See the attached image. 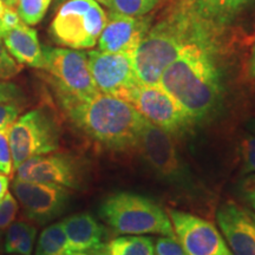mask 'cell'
Returning <instances> with one entry per match:
<instances>
[{
	"label": "cell",
	"mask_w": 255,
	"mask_h": 255,
	"mask_svg": "<svg viewBox=\"0 0 255 255\" xmlns=\"http://www.w3.org/2000/svg\"><path fill=\"white\" fill-rule=\"evenodd\" d=\"M52 0H18L17 13L25 24L33 26L43 20Z\"/></svg>",
	"instance_id": "7402d4cb"
},
{
	"label": "cell",
	"mask_w": 255,
	"mask_h": 255,
	"mask_svg": "<svg viewBox=\"0 0 255 255\" xmlns=\"http://www.w3.org/2000/svg\"><path fill=\"white\" fill-rule=\"evenodd\" d=\"M21 71V64H19L8 50L6 49L2 38L0 37V79L8 81L15 77Z\"/></svg>",
	"instance_id": "603a6c76"
},
{
	"label": "cell",
	"mask_w": 255,
	"mask_h": 255,
	"mask_svg": "<svg viewBox=\"0 0 255 255\" xmlns=\"http://www.w3.org/2000/svg\"><path fill=\"white\" fill-rule=\"evenodd\" d=\"M62 223L70 253L102 250L107 245V229L89 213L73 214Z\"/></svg>",
	"instance_id": "2e32d148"
},
{
	"label": "cell",
	"mask_w": 255,
	"mask_h": 255,
	"mask_svg": "<svg viewBox=\"0 0 255 255\" xmlns=\"http://www.w3.org/2000/svg\"><path fill=\"white\" fill-rule=\"evenodd\" d=\"M17 178L79 189L84 184V164L66 152L45 154L26 159L15 169Z\"/></svg>",
	"instance_id": "30bf717a"
},
{
	"label": "cell",
	"mask_w": 255,
	"mask_h": 255,
	"mask_svg": "<svg viewBox=\"0 0 255 255\" xmlns=\"http://www.w3.org/2000/svg\"><path fill=\"white\" fill-rule=\"evenodd\" d=\"M69 255H107L104 248L102 250H92V251H84V252H73Z\"/></svg>",
	"instance_id": "d590c367"
},
{
	"label": "cell",
	"mask_w": 255,
	"mask_h": 255,
	"mask_svg": "<svg viewBox=\"0 0 255 255\" xmlns=\"http://www.w3.org/2000/svg\"><path fill=\"white\" fill-rule=\"evenodd\" d=\"M98 214L117 234L176 237L164 208L141 194L130 191L111 194L101 202Z\"/></svg>",
	"instance_id": "5b68a950"
},
{
	"label": "cell",
	"mask_w": 255,
	"mask_h": 255,
	"mask_svg": "<svg viewBox=\"0 0 255 255\" xmlns=\"http://www.w3.org/2000/svg\"><path fill=\"white\" fill-rule=\"evenodd\" d=\"M219 30L215 28L183 47L159 78L162 88L194 124L214 116L223 95L221 72L216 60Z\"/></svg>",
	"instance_id": "6da1fadb"
},
{
	"label": "cell",
	"mask_w": 255,
	"mask_h": 255,
	"mask_svg": "<svg viewBox=\"0 0 255 255\" xmlns=\"http://www.w3.org/2000/svg\"><path fill=\"white\" fill-rule=\"evenodd\" d=\"M12 191L24 215L39 225H45L62 215L70 202L68 188L57 184L31 182L15 177Z\"/></svg>",
	"instance_id": "8fae6325"
},
{
	"label": "cell",
	"mask_w": 255,
	"mask_h": 255,
	"mask_svg": "<svg viewBox=\"0 0 255 255\" xmlns=\"http://www.w3.org/2000/svg\"><path fill=\"white\" fill-rule=\"evenodd\" d=\"M8 184L9 178L7 175L0 174V200H1L8 191Z\"/></svg>",
	"instance_id": "e575fe53"
},
{
	"label": "cell",
	"mask_w": 255,
	"mask_h": 255,
	"mask_svg": "<svg viewBox=\"0 0 255 255\" xmlns=\"http://www.w3.org/2000/svg\"><path fill=\"white\" fill-rule=\"evenodd\" d=\"M6 49L21 65L43 69V50L38 39L37 31L24 21L9 28L1 37Z\"/></svg>",
	"instance_id": "e0dca14e"
},
{
	"label": "cell",
	"mask_w": 255,
	"mask_h": 255,
	"mask_svg": "<svg viewBox=\"0 0 255 255\" xmlns=\"http://www.w3.org/2000/svg\"><path fill=\"white\" fill-rule=\"evenodd\" d=\"M1 1H2V4H4L5 6H7V7L14 8L15 6H17L18 0H1Z\"/></svg>",
	"instance_id": "74e56055"
},
{
	"label": "cell",
	"mask_w": 255,
	"mask_h": 255,
	"mask_svg": "<svg viewBox=\"0 0 255 255\" xmlns=\"http://www.w3.org/2000/svg\"><path fill=\"white\" fill-rule=\"evenodd\" d=\"M18 201L13 194L6 193V195L0 200V229L8 228L14 222L18 214Z\"/></svg>",
	"instance_id": "cb8c5ba5"
},
{
	"label": "cell",
	"mask_w": 255,
	"mask_h": 255,
	"mask_svg": "<svg viewBox=\"0 0 255 255\" xmlns=\"http://www.w3.org/2000/svg\"><path fill=\"white\" fill-rule=\"evenodd\" d=\"M154 248L155 255H188L176 237L171 238L161 235L156 239Z\"/></svg>",
	"instance_id": "4316f807"
},
{
	"label": "cell",
	"mask_w": 255,
	"mask_h": 255,
	"mask_svg": "<svg viewBox=\"0 0 255 255\" xmlns=\"http://www.w3.org/2000/svg\"><path fill=\"white\" fill-rule=\"evenodd\" d=\"M247 128H248V129H250L251 131L253 132L254 135H255V119H254V120H252V121H250V122H248V124H247Z\"/></svg>",
	"instance_id": "f35d334b"
},
{
	"label": "cell",
	"mask_w": 255,
	"mask_h": 255,
	"mask_svg": "<svg viewBox=\"0 0 255 255\" xmlns=\"http://www.w3.org/2000/svg\"><path fill=\"white\" fill-rule=\"evenodd\" d=\"M57 101L72 127L96 144L113 151L138 146L146 120L129 102L102 92L87 101Z\"/></svg>",
	"instance_id": "7a4b0ae2"
},
{
	"label": "cell",
	"mask_w": 255,
	"mask_h": 255,
	"mask_svg": "<svg viewBox=\"0 0 255 255\" xmlns=\"http://www.w3.org/2000/svg\"><path fill=\"white\" fill-rule=\"evenodd\" d=\"M220 28L201 19L181 1L164 18L149 28L132 52L131 59L139 83L158 85L159 78L184 46L207 32Z\"/></svg>",
	"instance_id": "3957f363"
},
{
	"label": "cell",
	"mask_w": 255,
	"mask_h": 255,
	"mask_svg": "<svg viewBox=\"0 0 255 255\" xmlns=\"http://www.w3.org/2000/svg\"><path fill=\"white\" fill-rule=\"evenodd\" d=\"M247 75L252 79H255V41L252 44L250 56L247 60Z\"/></svg>",
	"instance_id": "836d02e7"
},
{
	"label": "cell",
	"mask_w": 255,
	"mask_h": 255,
	"mask_svg": "<svg viewBox=\"0 0 255 255\" xmlns=\"http://www.w3.org/2000/svg\"><path fill=\"white\" fill-rule=\"evenodd\" d=\"M241 193L255 212V175L248 176L241 183Z\"/></svg>",
	"instance_id": "1f68e13d"
},
{
	"label": "cell",
	"mask_w": 255,
	"mask_h": 255,
	"mask_svg": "<svg viewBox=\"0 0 255 255\" xmlns=\"http://www.w3.org/2000/svg\"><path fill=\"white\" fill-rule=\"evenodd\" d=\"M138 148L146 164L162 182L199 202L208 196V191L183 159L171 135L148 120L142 130Z\"/></svg>",
	"instance_id": "277c9868"
},
{
	"label": "cell",
	"mask_w": 255,
	"mask_h": 255,
	"mask_svg": "<svg viewBox=\"0 0 255 255\" xmlns=\"http://www.w3.org/2000/svg\"><path fill=\"white\" fill-rule=\"evenodd\" d=\"M64 1H66V0H56V5L63 4ZM96 1H97V2H102V4H103V5L107 4V0H96Z\"/></svg>",
	"instance_id": "ab89813d"
},
{
	"label": "cell",
	"mask_w": 255,
	"mask_h": 255,
	"mask_svg": "<svg viewBox=\"0 0 255 255\" xmlns=\"http://www.w3.org/2000/svg\"><path fill=\"white\" fill-rule=\"evenodd\" d=\"M31 226V223L25 221L13 222L9 226L4 240V251L6 253H14L18 244L20 242L21 239H23L25 233L30 229Z\"/></svg>",
	"instance_id": "d4e9b609"
},
{
	"label": "cell",
	"mask_w": 255,
	"mask_h": 255,
	"mask_svg": "<svg viewBox=\"0 0 255 255\" xmlns=\"http://www.w3.org/2000/svg\"><path fill=\"white\" fill-rule=\"evenodd\" d=\"M69 246L63 223L56 222L47 226L38 239L36 255H69Z\"/></svg>",
	"instance_id": "ffe728a7"
},
{
	"label": "cell",
	"mask_w": 255,
	"mask_h": 255,
	"mask_svg": "<svg viewBox=\"0 0 255 255\" xmlns=\"http://www.w3.org/2000/svg\"><path fill=\"white\" fill-rule=\"evenodd\" d=\"M186 5L201 19L221 27L228 24L252 0H183Z\"/></svg>",
	"instance_id": "ac0fdd59"
},
{
	"label": "cell",
	"mask_w": 255,
	"mask_h": 255,
	"mask_svg": "<svg viewBox=\"0 0 255 255\" xmlns=\"http://www.w3.org/2000/svg\"><path fill=\"white\" fill-rule=\"evenodd\" d=\"M4 9H5V5L2 4V1L0 0V37L4 36L5 33L4 27H2V24H1V17H2V13H4Z\"/></svg>",
	"instance_id": "8d00e7d4"
},
{
	"label": "cell",
	"mask_w": 255,
	"mask_h": 255,
	"mask_svg": "<svg viewBox=\"0 0 255 255\" xmlns=\"http://www.w3.org/2000/svg\"><path fill=\"white\" fill-rule=\"evenodd\" d=\"M161 0H107L110 12L127 15H145L157 6Z\"/></svg>",
	"instance_id": "44dd1931"
},
{
	"label": "cell",
	"mask_w": 255,
	"mask_h": 255,
	"mask_svg": "<svg viewBox=\"0 0 255 255\" xmlns=\"http://www.w3.org/2000/svg\"><path fill=\"white\" fill-rule=\"evenodd\" d=\"M216 220L233 255H255V213L227 202L220 206Z\"/></svg>",
	"instance_id": "9a60e30c"
},
{
	"label": "cell",
	"mask_w": 255,
	"mask_h": 255,
	"mask_svg": "<svg viewBox=\"0 0 255 255\" xmlns=\"http://www.w3.org/2000/svg\"><path fill=\"white\" fill-rule=\"evenodd\" d=\"M13 170L11 146L8 142L7 130H0V174L11 175Z\"/></svg>",
	"instance_id": "83f0119b"
},
{
	"label": "cell",
	"mask_w": 255,
	"mask_h": 255,
	"mask_svg": "<svg viewBox=\"0 0 255 255\" xmlns=\"http://www.w3.org/2000/svg\"><path fill=\"white\" fill-rule=\"evenodd\" d=\"M107 20V13L96 0H66L60 4L50 25V34L62 46L92 49Z\"/></svg>",
	"instance_id": "8992f818"
},
{
	"label": "cell",
	"mask_w": 255,
	"mask_h": 255,
	"mask_svg": "<svg viewBox=\"0 0 255 255\" xmlns=\"http://www.w3.org/2000/svg\"><path fill=\"white\" fill-rule=\"evenodd\" d=\"M124 101L132 104L145 120L169 135L183 136L194 126L176 102L158 85L139 83L129 91Z\"/></svg>",
	"instance_id": "9c48e42d"
},
{
	"label": "cell",
	"mask_w": 255,
	"mask_h": 255,
	"mask_svg": "<svg viewBox=\"0 0 255 255\" xmlns=\"http://www.w3.org/2000/svg\"><path fill=\"white\" fill-rule=\"evenodd\" d=\"M89 69L98 91L124 100L139 84L131 55L95 50L87 53Z\"/></svg>",
	"instance_id": "7c38bea8"
},
{
	"label": "cell",
	"mask_w": 255,
	"mask_h": 255,
	"mask_svg": "<svg viewBox=\"0 0 255 255\" xmlns=\"http://www.w3.org/2000/svg\"><path fill=\"white\" fill-rule=\"evenodd\" d=\"M151 15H127L110 12L98 38L100 51L111 53L132 52L151 27Z\"/></svg>",
	"instance_id": "5bb4252c"
},
{
	"label": "cell",
	"mask_w": 255,
	"mask_h": 255,
	"mask_svg": "<svg viewBox=\"0 0 255 255\" xmlns=\"http://www.w3.org/2000/svg\"><path fill=\"white\" fill-rule=\"evenodd\" d=\"M36 237H37V228L32 225L30 229L25 233V235L20 240V242L18 244L14 253H17L19 255H31L32 250H33V245H34V240H36Z\"/></svg>",
	"instance_id": "4dcf8cb0"
},
{
	"label": "cell",
	"mask_w": 255,
	"mask_h": 255,
	"mask_svg": "<svg viewBox=\"0 0 255 255\" xmlns=\"http://www.w3.org/2000/svg\"><path fill=\"white\" fill-rule=\"evenodd\" d=\"M43 70L55 89L56 97L87 101L100 94L89 69L88 55L83 51L41 46Z\"/></svg>",
	"instance_id": "52a82bcc"
},
{
	"label": "cell",
	"mask_w": 255,
	"mask_h": 255,
	"mask_svg": "<svg viewBox=\"0 0 255 255\" xmlns=\"http://www.w3.org/2000/svg\"><path fill=\"white\" fill-rule=\"evenodd\" d=\"M7 135L13 168L17 169L28 158L58 150L62 131L52 111L38 108L15 120Z\"/></svg>",
	"instance_id": "ba28073f"
},
{
	"label": "cell",
	"mask_w": 255,
	"mask_h": 255,
	"mask_svg": "<svg viewBox=\"0 0 255 255\" xmlns=\"http://www.w3.org/2000/svg\"><path fill=\"white\" fill-rule=\"evenodd\" d=\"M177 240L188 255H233L212 222L189 213L169 209Z\"/></svg>",
	"instance_id": "4fadbf2b"
},
{
	"label": "cell",
	"mask_w": 255,
	"mask_h": 255,
	"mask_svg": "<svg viewBox=\"0 0 255 255\" xmlns=\"http://www.w3.org/2000/svg\"><path fill=\"white\" fill-rule=\"evenodd\" d=\"M21 21L23 20H21L20 17H19L17 11H14V8L5 6L4 13H2V17H1V24L5 32L8 31L9 28L17 26V25L19 23H21Z\"/></svg>",
	"instance_id": "d6a6232c"
},
{
	"label": "cell",
	"mask_w": 255,
	"mask_h": 255,
	"mask_svg": "<svg viewBox=\"0 0 255 255\" xmlns=\"http://www.w3.org/2000/svg\"><path fill=\"white\" fill-rule=\"evenodd\" d=\"M25 100L24 92L14 83L0 79V103H19Z\"/></svg>",
	"instance_id": "f1b7e54d"
},
{
	"label": "cell",
	"mask_w": 255,
	"mask_h": 255,
	"mask_svg": "<svg viewBox=\"0 0 255 255\" xmlns=\"http://www.w3.org/2000/svg\"><path fill=\"white\" fill-rule=\"evenodd\" d=\"M1 239H2V231L0 229V242H1Z\"/></svg>",
	"instance_id": "60d3db41"
},
{
	"label": "cell",
	"mask_w": 255,
	"mask_h": 255,
	"mask_svg": "<svg viewBox=\"0 0 255 255\" xmlns=\"http://www.w3.org/2000/svg\"><path fill=\"white\" fill-rule=\"evenodd\" d=\"M107 255H155L154 241L142 235H123L105 245Z\"/></svg>",
	"instance_id": "d6986e66"
},
{
	"label": "cell",
	"mask_w": 255,
	"mask_h": 255,
	"mask_svg": "<svg viewBox=\"0 0 255 255\" xmlns=\"http://www.w3.org/2000/svg\"><path fill=\"white\" fill-rule=\"evenodd\" d=\"M21 111L19 103H0V130H8Z\"/></svg>",
	"instance_id": "f546056e"
},
{
	"label": "cell",
	"mask_w": 255,
	"mask_h": 255,
	"mask_svg": "<svg viewBox=\"0 0 255 255\" xmlns=\"http://www.w3.org/2000/svg\"><path fill=\"white\" fill-rule=\"evenodd\" d=\"M242 174L255 173V135H247L241 142Z\"/></svg>",
	"instance_id": "484cf974"
}]
</instances>
